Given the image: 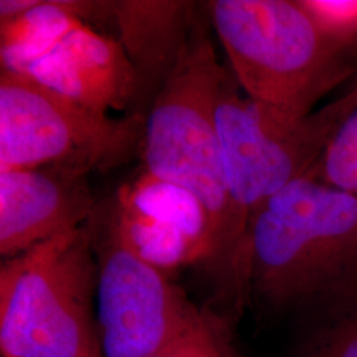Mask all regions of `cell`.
<instances>
[{"label":"cell","instance_id":"cell-2","mask_svg":"<svg viewBox=\"0 0 357 357\" xmlns=\"http://www.w3.org/2000/svg\"><path fill=\"white\" fill-rule=\"evenodd\" d=\"M199 11L178 63L143 123L142 171L191 191L212 221L215 255L208 273L228 294H243V257L236 241L229 190L217 135L215 106L222 65Z\"/></svg>","mask_w":357,"mask_h":357},{"label":"cell","instance_id":"cell-17","mask_svg":"<svg viewBox=\"0 0 357 357\" xmlns=\"http://www.w3.org/2000/svg\"><path fill=\"white\" fill-rule=\"evenodd\" d=\"M212 319L205 323L202 328L184 337L176 344L146 357H212L217 349L224 344L221 330Z\"/></svg>","mask_w":357,"mask_h":357},{"label":"cell","instance_id":"cell-11","mask_svg":"<svg viewBox=\"0 0 357 357\" xmlns=\"http://www.w3.org/2000/svg\"><path fill=\"white\" fill-rule=\"evenodd\" d=\"M113 1L38 0L26 13L0 23L1 70L23 73L78 26L112 22Z\"/></svg>","mask_w":357,"mask_h":357},{"label":"cell","instance_id":"cell-7","mask_svg":"<svg viewBox=\"0 0 357 357\" xmlns=\"http://www.w3.org/2000/svg\"><path fill=\"white\" fill-rule=\"evenodd\" d=\"M97 330L103 357H146L176 344L212 315L202 312L167 273L130 250L97 206Z\"/></svg>","mask_w":357,"mask_h":357},{"label":"cell","instance_id":"cell-8","mask_svg":"<svg viewBox=\"0 0 357 357\" xmlns=\"http://www.w3.org/2000/svg\"><path fill=\"white\" fill-rule=\"evenodd\" d=\"M89 174L44 166L0 171V255L11 258L85 225L96 204Z\"/></svg>","mask_w":357,"mask_h":357},{"label":"cell","instance_id":"cell-6","mask_svg":"<svg viewBox=\"0 0 357 357\" xmlns=\"http://www.w3.org/2000/svg\"><path fill=\"white\" fill-rule=\"evenodd\" d=\"M143 123L126 115L113 119L31 77L0 72V171L61 166L105 172L139 151Z\"/></svg>","mask_w":357,"mask_h":357},{"label":"cell","instance_id":"cell-15","mask_svg":"<svg viewBox=\"0 0 357 357\" xmlns=\"http://www.w3.org/2000/svg\"><path fill=\"white\" fill-rule=\"evenodd\" d=\"M306 176L357 196V102L333 131Z\"/></svg>","mask_w":357,"mask_h":357},{"label":"cell","instance_id":"cell-5","mask_svg":"<svg viewBox=\"0 0 357 357\" xmlns=\"http://www.w3.org/2000/svg\"><path fill=\"white\" fill-rule=\"evenodd\" d=\"M238 88L231 72L224 68L215 119L233 231L245 266L246 237L255 212L314 166L333 131L357 102V81L343 97L301 119L255 102Z\"/></svg>","mask_w":357,"mask_h":357},{"label":"cell","instance_id":"cell-9","mask_svg":"<svg viewBox=\"0 0 357 357\" xmlns=\"http://www.w3.org/2000/svg\"><path fill=\"white\" fill-rule=\"evenodd\" d=\"M20 75L107 114H128L138 97V77L121 41L90 26H78Z\"/></svg>","mask_w":357,"mask_h":357},{"label":"cell","instance_id":"cell-18","mask_svg":"<svg viewBox=\"0 0 357 357\" xmlns=\"http://www.w3.org/2000/svg\"><path fill=\"white\" fill-rule=\"evenodd\" d=\"M212 357H231L230 356L229 349H228V347L227 344L224 343V344L221 345L218 349H217L216 352H215V355Z\"/></svg>","mask_w":357,"mask_h":357},{"label":"cell","instance_id":"cell-14","mask_svg":"<svg viewBox=\"0 0 357 357\" xmlns=\"http://www.w3.org/2000/svg\"><path fill=\"white\" fill-rule=\"evenodd\" d=\"M314 314L295 357H357V295Z\"/></svg>","mask_w":357,"mask_h":357},{"label":"cell","instance_id":"cell-3","mask_svg":"<svg viewBox=\"0 0 357 357\" xmlns=\"http://www.w3.org/2000/svg\"><path fill=\"white\" fill-rule=\"evenodd\" d=\"M206 11L240 88L294 119L356 70L355 52L326 36L301 0H212Z\"/></svg>","mask_w":357,"mask_h":357},{"label":"cell","instance_id":"cell-4","mask_svg":"<svg viewBox=\"0 0 357 357\" xmlns=\"http://www.w3.org/2000/svg\"><path fill=\"white\" fill-rule=\"evenodd\" d=\"M90 220L1 261V357H103Z\"/></svg>","mask_w":357,"mask_h":357},{"label":"cell","instance_id":"cell-10","mask_svg":"<svg viewBox=\"0 0 357 357\" xmlns=\"http://www.w3.org/2000/svg\"><path fill=\"white\" fill-rule=\"evenodd\" d=\"M200 6L193 1H113V24L138 77L130 118L144 122L153 98L178 63Z\"/></svg>","mask_w":357,"mask_h":357},{"label":"cell","instance_id":"cell-16","mask_svg":"<svg viewBox=\"0 0 357 357\" xmlns=\"http://www.w3.org/2000/svg\"><path fill=\"white\" fill-rule=\"evenodd\" d=\"M326 36L344 50H357V0H301Z\"/></svg>","mask_w":357,"mask_h":357},{"label":"cell","instance_id":"cell-1","mask_svg":"<svg viewBox=\"0 0 357 357\" xmlns=\"http://www.w3.org/2000/svg\"><path fill=\"white\" fill-rule=\"evenodd\" d=\"M245 294L311 311L357 295V196L305 175L270 197L248 230Z\"/></svg>","mask_w":357,"mask_h":357},{"label":"cell","instance_id":"cell-12","mask_svg":"<svg viewBox=\"0 0 357 357\" xmlns=\"http://www.w3.org/2000/svg\"><path fill=\"white\" fill-rule=\"evenodd\" d=\"M115 203L180 230L202 245L206 253L204 266L209 271L215 255L212 221L204 204L191 191L142 171L118 190Z\"/></svg>","mask_w":357,"mask_h":357},{"label":"cell","instance_id":"cell-13","mask_svg":"<svg viewBox=\"0 0 357 357\" xmlns=\"http://www.w3.org/2000/svg\"><path fill=\"white\" fill-rule=\"evenodd\" d=\"M103 215L116 237L155 268L167 273L187 265L204 266L206 253L203 246L183 231L126 209L115 200Z\"/></svg>","mask_w":357,"mask_h":357}]
</instances>
